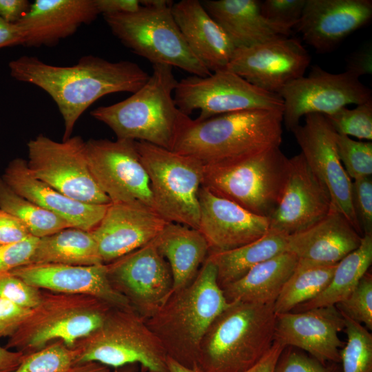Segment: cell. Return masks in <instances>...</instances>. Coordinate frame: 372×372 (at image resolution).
<instances>
[{"label": "cell", "instance_id": "obj_37", "mask_svg": "<svg viewBox=\"0 0 372 372\" xmlns=\"http://www.w3.org/2000/svg\"><path fill=\"white\" fill-rule=\"evenodd\" d=\"M78 351L61 341H55L43 349L25 354L14 372H65L77 364Z\"/></svg>", "mask_w": 372, "mask_h": 372}, {"label": "cell", "instance_id": "obj_32", "mask_svg": "<svg viewBox=\"0 0 372 372\" xmlns=\"http://www.w3.org/2000/svg\"><path fill=\"white\" fill-rule=\"evenodd\" d=\"M45 263L88 266L103 262L91 231L68 227L39 238L29 264Z\"/></svg>", "mask_w": 372, "mask_h": 372}, {"label": "cell", "instance_id": "obj_27", "mask_svg": "<svg viewBox=\"0 0 372 372\" xmlns=\"http://www.w3.org/2000/svg\"><path fill=\"white\" fill-rule=\"evenodd\" d=\"M174 21L194 54L211 72L225 69L235 48L198 0L172 3Z\"/></svg>", "mask_w": 372, "mask_h": 372}, {"label": "cell", "instance_id": "obj_39", "mask_svg": "<svg viewBox=\"0 0 372 372\" xmlns=\"http://www.w3.org/2000/svg\"><path fill=\"white\" fill-rule=\"evenodd\" d=\"M335 143L340 160L351 179L371 176V141H355L336 133Z\"/></svg>", "mask_w": 372, "mask_h": 372}, {"label": "cell", "instance_id": "obj_8", "mask_svg": "<svg viewBox=\"0 0 372 372\" xmlns=\"http://www.w3.org/2000/svg\"><path fill=\"white\" fill-rule=\"evenodd\" d=\"M112 308L93 296L42 291L40 302L6 347L28 354L61 341L74 348L101 325Z\"/></svg>", "mask_w": 372, "mask_h": 372}, {"label": "cell", "instance_id": "obj_53", "mask_svg": "<svg viewBox=\"0 0 372 372\" xmlns=\"http://www.w3.org/2000/svg\"><path fill=\"white\" fill-rule=\"evenodd\" d=\"M25 355L23 352L12 351L0 345V372H14Z\"/></svg>", "mask_w": 372, "mask_h": 372}, {"label": "cell", "instance_id": "obj_20", "mask_svg": "<svg viewBox=\"0 0 372 372\" xmlns=\"http://www.w3.org/2000/svg\"><path fill=\"white\" fill-rule=\"evenodd\" d=\"M344 319L335 306L276 314L274 340L310 353L320 362H340L343 343L338 333Z\"/></svg>", "mask_w": 372, "mask_h": 372}, {"label": "cell", "instance_id": "obj_42", "mask_svg": "<svg viewBox=\"0 0 372 372\" xmlns=\"http://www.w3.org/2000/svg\"><path fill=\"white\" fill-rule=\"evenodd\" d=\"M306 0H265L260 1L262 14L270 22L292 29L301 17Z\"/></svg>", "mask_w": 372, "mask_h": 372}, {"label": "cell", "instance_id": "obj_30", "mask_svg": "<svg viewBox=\"0 0 372 372\" xmlns=\"http://www.w3.org/2000/svg\"><path fill=\"white\" fill-rule=\"evenodd\" d=\"M298 261L295 255L284 251L258 264L243 277L223 289L227 300L274 304Z\"/></svg>", "mask_w": 372, "mask_h": 372}, {"label": "cell", "instance_id": "obj_6", "mask_svg": "<svg viewBox=\"0 0 372 372\" xmlns=\"http://www.w3.org/2000/svg\"><path fill=\"white\" fill-rule=\"evenodd\" d=\"M133 12L103 15L112 33L134 53L152 65L181 69L193 76L205 77L211 72L186 43L166 0H141Z\"/></svg>", "mask_w": 372, "mask_h": 372}, {"label": "cell", "instance_id": "obj_36", "mask_svg": "<svg viewBox=\"0 0 372 372\" xmlns=\"http://www.w3.org/2000/svg\"><path fill=\"white\" fill-rule=\"evenodd\" d=\"M343 317L347 342L340 350L342 372H372L371 334L362 324Z\"/></svg>", "mask_w": 372, "mask_h": 372}, {"label": "cell", "instance_id": "obj_31", "mask_svg": "<svg viewBox=\"0 0 372 372\" xmlns=\"http://www.w3.org/2000/svg\"><path fill=\"white\" fill-rule=\"evenodd\" d=\"M287 236L269 229L259 239L238 248L209 252L216 269L217 282L223 289L243 277L258 264L286 251Z\"/></svg>", "mask_w": 372, "mask_h": 372}, {"label": "cell", "instance_id": "obj_34", "mask_svg": "<svg viewBox=\"0 0 372 372\" xmlns=\"http://www.w3.org/2000/svg\"><path fill=\"white\" fill-rule=\"evenodd\" d=\"M337 264L317 265L298 261L294 271L273 304L276 314L290 312L317 296L329 285Z\"/></svg>", "mask_w": 372, "mask_h": 372}, {"label": "cell", "instance_id": "obj_40", "mask_svg": "<svg viewBox=\"0 0 372 372\" xmlns=\"http://www.w3.org/2000/svg\"><path fill=\"white\" fill-rule=\"evenodd\" d=\"M341 314L372 329V276L366 272L344 300L336 304Z\"/></svg>", "mask_w": 372, "mask_h": 372}, {"label": "cell", "instance_id": "obj_44", "mask_svg": "<svg viewBox=\"0 0 372 372\" xmlns=\"http://www.w3.org/2000/svg\"><path fill=\"white\" fill-rule=\"evenodd\" d=\"M38 240L30 236L19 242L0 245V277L16 268L28 265Z\"/></svg>", "mask_w": 372, "mask_h": 372}, {"label": "cell", "instance_id": "obj_24", "mask_svg": "<svg viewBox=\"0 0 372 372\" xmlns=\"http://www.w3.org/2000/svg\"><path fill=\"white\" fill-rule=\"evenodd\" d=\"M99 14L94 0H36L16 24L25 33L23 46L52 47Z\"/></svg>", "mask_w": 372, "mask_h": 372}, {"label": "cell", "instance_id": "obj_25", "mask_svg": "<svg viewBox=\"0 0 372 372\" xmlns=\"http://www.w3.org/2000/svg\"><path fill=\"white\" fill-rule=\"evenodd\" d=\"M1 178L17 194L61 218L71 227L92 231L109 205L86 204L63 194L34 178L28 169L27 160L22 158L12 160Z\"/></svg>", "mask_w": 372, "mask_h": 372}, {"label": "cell", "instance_id": "obj_38", "mask_svg": "<svg viewBox=\"0 0 372 372\" xmlns=\"http://www.w3.org/2000/svg\"><path fill=\"white\" fill-rule=\"evenodd\" d=\"M324 116L337 134L371 141L372 99L353 109L346 106Z\"/></svg>", "mask_w": 372, "mask_h": 372}, {"label": "cell", "instance_id": "obj_2", "mask_svg": "<svg viewBox=\"0 0 372 372\" xmlns=\"http://www.w3.org/2000/svg\"><path fill=\"white\" fill-rule=\"evenodd\" d=\"M229 304L217 282L216 267L207 257L194 280L173 291L145 322L168 356L193 368L205 333Z\"/></svg>", "mask_w": 372, "mask_h": 372}, {"label": "cell", "instance_id": "obj_28", "mask_svg": "<svg viewBox=\"0 0 372 372\" xmlns=\"http://www.w3.org/2000/svg\"><path fill=\"white\" fill-rule=\"evenodd\" d=\"M222 28L235 49L248 48L289 37L291 30L268 21L257 0H205L201 1Z\"/></svg>", "mask_w": 372, "mask_h": 372}, {"label": "cell", "instance_id": "obj_4", "mask_svg": "<svg viewBox=\"0 0 372 372\" xmlns=\"http://www.w3.org/2000/svg\"><path fill=\"white\" fill-rule=\"evenodd\" d=\"M283 111L254 109L193 120L173 151L203 165L227 162L280 147Z\"/></svg>", "mask_w": 372, "mask_h": 372}, {"label": "cell", "instance_id": "obj_35", "mask_svg": "<svg viewBox=\"0 0 372 372\" xmlns=\"http://www.w3.org/2000/svg\"><path fill=\"white\" fill-rule=\"evenodd\" d=\"M0 209L19 219L37 238L71 227L61 218L19 195L0 176Z\"/></svg>", "mask_w": 372, "mask_h": 372}, {"label": "cell", "instance_id": "obj_23", "mask_svg": "<svg viewBox=\"0 0 372 372\" xmlns=\"http://www.w3.org/2000/svg\"><path fill=\"white\" fill-rule=\"evenodd\" d=\"M371 18V0H306L296 27L306 43L327 52Z\"/></svg>", "mask_w": 372, "mask_h": 372}, {"label": "cell", "instance_id": "obj_3", "mask_svg": "<svg viewBox=\"0 0 372 372\" xmlns=\"http://www.w3.org/2000/svg\"><path fill=\"white\" fill-rule=\"evenodd\" d=\"M145 84L127 99L100 106L90 114L105 124L118 139L144 141L173 151L192 119L181 112L174 100L178 81L172 67L152 65Z\"/></svg>", "mask_w": 372, "mask_h": 372}, {"label": "cell", "instance_id": "obj_5", "mask_svg": "<svg viewBox=\"0 0 372 372\" xmlns=\"http://www.w3.org/2000/svg\"><path fill=\"white\" fill-rule=\"evenodd\" d=\"M276 322L273 304L231 302L205 333L196 367L202 372L248 369L271 348Z\"/></svg>", "mask_w": 372, "mask_h": 372}, {"label": "cell", "instance_id": "obj_12", "mask_svg": "<svg viewBox=\"0 0 372 372\" xmlns=\"http://www.w3.org/2000/svg\"><path fill=\"white\" fill-rule=\"evenodd\" d=\"M174 100L188 116L199 110L195 119L198 121L248 110L283 111V101L278 94L261 90L227 68L205 77L192 75L178 81Z\"/></svg>", "mask_w": 372, "mask_h": 372}, {"label": "cell", "instance_id": "obj_9", "mask_svg": "<svg viewBox=\"0 0 372 372\" xmlns=\"http://www.w3.org/2000/svg\"><path fill=\"white\" fill-rule=\"evenodd\" d=\"M74 348L77 363L96 362L114 369L136 364L151 372H168L162 344L132 308H112L101 325Z\"/></svg>", "mask_w": 372, "mask_h": 372}, {"label": "cell", "instance_id": "obj_48", "mask_svg": "<svg viewBox=\"0 0 372 372\" xmlns=\"http://www.w3.org/2000/svg\"><path fill=\"white\" fill-rule=\"evenodd\" d=\"M346 72L360 79L372 73V47L368 43L352 53L347 59Z\"/></svg>", "mask_w": 372, "mask_h": 372}, {"label": "cell", "instance_id": "obj_21", "mask_svg": "<svg viewBox=\"0 0 372 372\" xmlns=\"http://www.w3.org/2000/svg\"><path fill=\"white\" fill-rule=\"evenodd\" d=\"M198 197V230L205 238L209 252L240 247L259 239L269 229V218L254 214L204 187L199 189Z\"/></svg>", "mask_w": 372, "mask_h": 372}, {"label": "cell", "instance_id": "obj_55", "mask_svg": "<svg viewBox=\"0 0 372 372\" xmlns=\"http://www.w3.org/2000/svg\"><path fill=\"white\" fill-rule=\"evenodd\" d=\"M166 363L168 372H202L196 366L193 368L187 367L168 355L167 356Z\"/></svg>", "mask_w": 372, "mask_h": 372}, {"label": "cell", "instance_id": "obj_18", "mask_svg": "<svg viewBox=\"0 0 372 372\" xmlns=\"http://www.w3.org/2000/svg\"><path fill=\"white\" fill-rule=\"evenodd\" d=\"M330 194L301 153L289 158L285 185L269 229L286 236L305 229L333 209Z\"/></svg>", "mask_w": 372, "mask_h": 372}, {"label": "cell", "instance_id": "obj_47", "mask_svg": "<svg viewBox=\"0 0 372 372\" xmlns=\"http://www.w3.org/2000/svg\"><path fill=\"white\" fill-rule=\"evenodd\" d=\"M32 236L16 217L0 209V245H10Z\"/></svg>", "mask_w": 372, "mask_h": 372}, {"label": "cell", "instance_id": "obj_46", "mask_svg": "<svg viewBox=\"0 0 372 372\" xmlns=\"http://www.w3.org/2000/svg\"><path fill=\"white\" fill-rule=\"evenodd\" d=\"M32 310L0 298V338L12 336Z\"/></svg>", "mask_w": 372, "mask_h": 372}, {"label": "cell", "instance_id": "obj_14", "mask_svg": "<svg viewBox=\"0 0 372 372\" xmlns=\"http://www.w3.org/2000/svg\"><path fill=\"white\" fill-rule=\"evenodd\" d=\"M283 101V122L288 130L309 114H331L350 104L372 99L370 88L344 71L334 74L313 67L309 74L286 85L279 92Z\"/></svg>", "mask_w": 372, "mask_h": 372}, {"label": "cell", "instance_id": "obj_33", "mask_svg": "<svg viewBox=\"0 0 372 372\" xmlns=\"http://www.w3.org/2000/svg\"><path fill=\"white\" fill-rule=\"evenodd\" d=\"M372 262V235H364L360 246L336 265L326 288L309 301L294 309L303 311L317 307L335 306L347 298L368 272Z\"/></svg>", "mask_w": 372, "mask_h": 372}, {"label": "cell", "instance_id": "obj_54", "mask_svg": "<svg viewBox=\"0 0 372 372\" xmlns=\"http://www.w3.org/2000/svg\"><path fill=\"white\" fill-rule=\"evenodd\" d=\"M65 372H112L109 366L96 362L77 363Z\"/></svg>", "mask_w": 372, "mask_h": 372}, {"label": "cell", "instance_id": "obj_49", "mask_svg": "<svg viewBox=\"0 0 372 372\" xmlns=\"http://www.w3.org/2000/svg\"><path fill=\"white\" fill-rule=\"evenodd\" d=\"M99 14L133 12L141 7L138 0H94Z\"/></svg>", "mask_w": 372, "mask_h": 372}, {"label": "cell", "instance_id": "obj_13", "mask_svg": "<svg viewBox=\"0 0 372 372\" xmlns=\"http://www.w3.org/2000/svg\"><path fill=\"white\" fill-rule=\"evenodd\" d=\"M85 148L91 174L111 203L138 201L156 211L135 141L91 138Z\"/></svg>", "mask_w": 372, "mask_h": 372}, {"label": "cell", "instance_id": "obj_11", "mask_svg": "<svg viewBox=\"0 0 372 372\" xmlns=\"http://www.w3.org/2000/svg\"><path fill=\"white\" fill-rule=\"evenodd\" d=\"M27 147V165L34 178L79 202L111 203L91 174L85 141L81 136L58 142L39 134L30 139Z\"/></svg>", "mask_w": 372, "mask_h": 372}, {"label": "cell", "instance_id": "obj_50", "mask_svg": "<svg viewBox=\"0 0 372 372\" xmlns=\"http://www.w3.org/2000/svg\"><path fill=\"white\" fill-rule=\"evenodd\" d=\"M30 5L28 0H0V18L15 24L28 11Z\"/></svg>", "mask_w": 372, "mask_h": 372}, {"label": "cell", "instance_id": "obj_7", "mask_svg": "<svg viewBox=\"0 0 372 372\" xmlns=\"http://www.w3.org/2000/svg\"><path fill=\"white\" fill-rule=\"evenodd\" d=\"M289 158L280 147L203 165L202 187L247 211L269 218L280 199Z\"/></svg>", "mask_w": 372, "mask_h": 372}, {"label": "cell", "instance_id": "obj_26", "mask_svg": "<svg viewBox=\"0 0 372 372\" xmlns=\"http://www.w3.org/2000/svg\"><path fill=\"white\" fill-rule=\"evenodd\" d=\"M362 238L333 209L311 226L287 236L285 251L295 255L300 263L335 265L360 246Z\"/></svg>", "mask_w": 372, "mask_h": 372}, {"label": "cell", "instance_id": "obj_45", "mask_svg": "<svg viewBox=\"0 0 372 372\" xmlns=\"http://www.w3.org/2000/svg\"><path fill=\"white\" fill-rule=\"evenodd\" d=\"M284 351L278 361L275 372H335V369L313 358L296 351H289L287 353Z\"/></svg>", "mask_w": 372, "mask_h": 372}, {"label": "cell", "instance_id": "obj_29", "mask_svg": "<svg viewBox=\"0 0 372 372\" xmlns=\"http://www.w3.org/2000/svg\"><path fill=\"white\" fill-rule=\"evenodd\" d=\"M154 241L169 266L172 292L194 280L209 254L208 244L198 229L174 223H167Z\"/></svg>", "mask_w": 372, "mask_h": 372}, {"label": "cell", "instance_id": "obj_19", "mask_svg": "<svg viewBox=\"0 0 372 372\" xmlns=\"http://www.w3.org/2000/svg\"><path fill=\"white\" fill-rule=\"evenodd\" d=\"M167 223L141 202L111 203L91 232L103 262L107 264L153 240Z\"/></svg>", "mask_w": 372, "mask_h": 372}, {"label": "cell", "instance_id": "obj_1", "mask_svg": "<svg viewBox=\"0 0 372 372\" xmlns=\"http://www.w3.org/2000/svg\"><path fill=\"white\" fill-rule=\"evenodd\" d=\"M10 76L33 84L48 93L62 116V141L71 137L76 121L100 98L112 93H134L149 74L129 61L112 62L87 55L71 66L46 63L38 57L22 56L9 62Z\"/></svg>", "mask_w": 372, "mask_h": 372}, {"label": "cell", "instance_id": "obj_51", "mask_svg": "<svg viewBox=\"0 0 372 372\" xmlns=\"http://www.w3.org/2000/svg\"><path fill=\"white\" fill-rule=\"evenodd\" d=\"M286 347L274 340L271 348L254 365L243 372H275L278 361Z\"/></svg>", "mask_w": 372, "mask_h": 372}, {"label": "cell", "instance_id": "obj_41", "mask_svg": "<svg viewBox=\"0 0 372 372\" xmlns=\"http://www.w3.org/2000/svg\"><path fill=\"white\" fill-rule=\"evenodd\" d=\"M42 290L10 273L0 277V298L17 305L34 309L41 299Z\"/></svg>", "mask_w": 372, "mask_h": 372}, {"label": "cell", "instance_id": "obj_52", "mask_svg": "<svg viewBox=\"0 0 372 372\" xmlns=\"http://www.w3.org/2000/svg\"><path fill=\"white\" fill-rule=\"evenodd\" d=\"M25 33L17 24L9 23L0 18V49L23 45Z\"/></svg>", "mask_w": 372, "mask_h": 372}, {"label": "cell", "instance_id": "obj_56", "mask_svg": "<svg viewBox=\"0 0 372 372\" xmlns=\"http://www.w3.org/2000/svg\"><path fill=\"white\" fill-rule=\"evenodd\" d=\"M138 368V364H127L123 366L115 368L112 372H142L140 371ZM146 372H151L146 370Z\"/></svg>", "mask_w": 372, "mask_h": 372}, {"label": "cell", "instance_id": "obj_15", "mask_svg": "<svg viewBox=\"0 0 372 372\" xmlns=\"http://www.w3.org/2000/svg\"><path fill=\"white\" fill-rule=\"evenodd\" d=\"M106 265L112 287L145 320L154 314L172 292L169 266L154 240Z\"/></svg>", "mask_w": 372, "mask_h": 372}, {"label": "cell", "instance_id": "obj_17", "mask_svg": "<svg viewBox=\"0 0 372 372\" xmlns=\"http://www.w3.org/2000/svg\"><path fill=\"white\" fill-rule=\"evenodd\" d=\"M310 62L301 43L286 37L235 49L226 68L261 90L278 94L286 85L304 76Z\"/></svg>", "mask_w": 372, "mask_h": 372}, {"label": "cell", "instance_id": "obj_16", "mask_svg": "<svg viewBox=\"0 0 372 372\" xmlns=\"http://www.w3.org/2000/svg\"><path fill=\"white\" fill-rule=\"evenodd\" d=\"M291 131L307 165L327 188L333 208L363 236L352 205V180L340 160L336 132L331 124L322 114H309L304 116L303 125Z\"/></svg>", "mask_w": 372, "mask_h": 372}, {"label": "cell", "instance_id": "obj_22", "mask_svg": "<svg viewBox=\"0 0 372 372\" xmlns=\"http://www.w3.org/2000/svg\"><path fill=\"white\" fill-rule=\"evenodd\" d=\"M10 273L41 290L86 295L99 298L113 307L132 308L128 300L111 285L107 267L104 263L88 266L29 264L14 269Z\"/></svg>", "mask_w": 372, "mask_h": 372}, {"label": "cell", "instance_id": "obj_43", "mask_svg": "<svg viewBox=\"0 0 372 372\" xmlns=\"http://www.w3.org/2000/svg\"><path fill=\"white\" fill-rule=\"evenodd\" d=\"M351 200L362 235H372V178L352 181Z\"/></svg>", "mask_w": 372, "mask_h": 372}, {"label": "cell", "instance_id": "obj_10", "mask_svg": "<svg viewBox=\"0 0 372 372\" xmlns=\"http://www.w3.org/2000/svg\"><path fill=\"white\" fill-rule=\"evenodd\" d=\"M135 145L149 177L156 211L168 222L198 229L203 165L147 142L135 141Z\"/></svg>", "mask_w": 372, "mask_h": 372}]
</instances>
